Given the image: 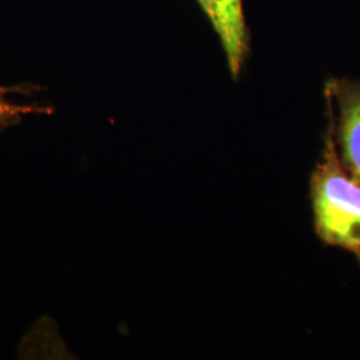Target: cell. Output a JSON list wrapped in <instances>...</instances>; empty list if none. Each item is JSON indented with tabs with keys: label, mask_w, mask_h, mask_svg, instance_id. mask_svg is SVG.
<instances>
[{
	"label": "cell",
	"mask_w": 360,
	"mask_h": 360,
	"mask_svg": "<svg viewBox=\"0 0 360 360\" xmlns=\"http://www.w3.org/2000/svg\"><path fill=\"white\" fill-rule=\"evenodd\" d=\"M309 188L319 239L351 252L360 264V183L342 165L331 124Z\"/></svg>",
	"instance_id": "6da1fadb"
},
{
	"label": "cell",
	"mask_w": 360,
	"mask_h": 360,
	"mask_svg": "<svg viewBox=\"0 0 360 360\" xmlns=\"http://www.w3.org/2000/svg\"><path fill=\"white\" fill-rule=\"evenodd\" d=\"M208 19L220 39L232 77H239L248 53V30L242 0H212Z\"/></svg>",
	"instance_id": "3957f363"
},
{
	"label": "cell",
	"mask_w": 360,
	"mask_h": 360,
	"mask_svg": "<svg viewBox=\"0 0 360 360\" xmlns=\"http://www.w3.org/2000/svg\"><path fill=\"white\" fill-rule=\"evenodd\" d=\"M326 96L342 165L360 183V82L333 80Z\"/></svg>",
	"instance_id": "7a4b0ae2"
},
{
	"label": "cell",
	"mask_w": 360,
	"mask_h": 360,
	"mask_svg": "<svg viewBox=\"0 0 360 360\" xmlns=\"http://www.w3.org/2000/svg\"><path fill=\"white\" fill-rule=\"evenodd\" d=\"M7 94H8V90H4L0 87V119L18 114L22 111V108L19 105H15L8 102Z\"/></svg>",
	"instance_id": "277c9868"
},
{
	"label": "cell",
	"mask_w": 360,
	"mask_h": 360,
	"mask_svg": "<svg viewBox=\"0 0 360 360\" xmlns=\"http://www.w3.org/2000/svg\"><path fill=\"white\" fill-rule=\"evenodd\" d=\"M198 4L200 6V8L205 11L207 16L211 13V8H212V0H196Z\"/></svg>",
	"instance_id": "5b68a950"
}]
</instances>
